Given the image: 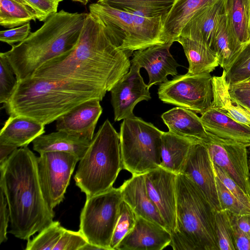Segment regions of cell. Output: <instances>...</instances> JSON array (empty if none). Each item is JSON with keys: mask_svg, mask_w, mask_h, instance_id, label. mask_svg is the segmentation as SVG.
<instances>
[{"mask_svg": "<svg viewBox=\"0 0 250 250\" xmlns=\"http://www.w3.org/2000/svg\"><path fill=\"white\" fill-rule=\"evenodd\" d=\"M176 223L169 245L174 250H219L215 211L200 188L183 174L176 180Z\"/></svg>", "mask_w": 250, "mask_h": 250, "instance_id": "5b68a950", "label": "cell"}, {"mask_svg": "<svg viewBox=\"0 0 250 250\" xmlns=\"http://www.w3.org/2000/svg\"><path fill=\"white\" fill-rule=\"evenodd\" d=\"M37 158L26 146L15 150L0 165V188L6 198L10 214L9 232L28 240L50 225L55 216L41 189Z\"/></svg>", "mask_w": 250, "mask_h": 250, "instance_id": "7a4b0ae2", "label": "cell"}, {"mask_svg": "<svg viewBox=\"0 0 250 250\" xmlns=\"http://www.w3.org/2000/svg\"><path fill=\"white\" fill-rule=\"evenodd\" d=\"M87 15L61 10L51 16L24 41L2 52L18 81L32 77L43 64L73 50Z\"/></svg>", "mask_w": 250, "mask_h": 250, "instance_id": "277c9868", "label": "cell"}, {"mask_svg": "<svg viewBox=\"0 0 250 250\" xmlns=\"http://www.w3.org/2000/svg\"><path fill=\"white\" fill-rule=\"evenodd\" d=\"M247 10L248 28L250 35V0H245Z\"/></svg>", "mask_w": 250, "mask_h": 250, "instance_id": "f907efd6", "label": "cell"}, {"mask_svg": "<svg viewBox=\"0 0 250 250\" xmlns=\"http://www.w3.org/2000/svg\"><path fill=\"white\" fill-rule=\"evenodd\" d=\"M163 133L135 116L123 120L119 133L122 168L134 175L159 167Z\"/></svg>", "mask_w": 250, "mask_h": 250, "instance_id": "ba28073f", "label": "cell"}, {"mask_svg": "<svg viewBox=\"0 0 250 250\" xmlns=\"http://www.w3.org/2000/svg\"><path fill=\"white\" fill-rule=\"evenodd\" d=\"M235 84H237V85H238L240 86L244 87H246V88L250 89V79H249V80H248L247 81H245V82H243L242 83H235Z\"/></svg>", "mask_w": 250, "mask_h": 250, "instance_id": "816d5d0a", "label": "cell"}, {"mask_svg": "<svg viewBox=\"0 0 250 250\" xmlns=\"http://www.w3.org/2000/svg\"><path fill=\"white\" fill-rule=\"evenodd\" d=\"M175 42L183 48L189 63L188 73H210L219 65L217 53L206 42L181 36Z\"/></svg>", "mask_w": 250, "mask_h": 250, "instance_id": "484cf974", "label": "cell"}, {"mask_svg": "<svg viewBox=\"0 0 250 250\" xmlns=\"http://www.w3.org/2000/svg\"><path fill=\"white\" fill-rule=\"evenodd\" d=\"M161 118L169 131L179 136L203 142L208 132L195 112L176 107L164 113Z\"/></svg>", "mask_w": 250, "mask_h": 250, "instance_id": "cb8c5ba5", "label": "cell"}, {"mask_svg": "<svg viewBox=\"0 0 250 250\" xmlns=\"http://www.w3.org/2000/svg\"><path fill=\"white\" fill-rule=\"evenodd\" d=\"M218 0H176L164 23V34L167 42H173L187 23L199 10Z\"/></svg>", "mask_w": 250, "mask_h": 250, "instance_id": "4316f807", "label": "cell"}, {"mask_svg": "<svg viewBox=\"0 0 250 250\" xmlns=\"http://www.w3.org/2000/svg\"><path fill=\"white\" fill-rule=\"evenodd\" d=\"M123 200L121 187H112L104 192L86 197L80 214L79 230L88 243L103 250H111L110 245Z\"/></svg>", "mask_w": 250, "mask_h": 250, "instance_id": "9c48e42d", "label": "cell"}, {"mask_svg": "<svg viewBox=\"0 0 250 250\" xmlns=\"http://www.w3.org/2000/svg\"><path fill=\"white\" fill-rule=\"evenodd\" d=\"M216 184L221 210H227L236 215L250 214V208L238 200L216 175Z\"/></svg>", "mask_w": 250, "mask_h": 250, "instance_id": "74e56055", "label": "cell"}, {"mask_svg": "<svg viewBox=\"0 0 250 250\" xmlns=\"http://www.w3.org/2000/svg\"><path fill=\"white\" fill-rule=\"evenodd\" d=\"M202 143L206 146L212 164L223 169L250 196L247 146L208 132V137Z\"/></svg>", "mask_w": 250, "mask_h": 250, "instance_id": "7c38bea8", "label": "cell"}, {"mask_svg": "<svg viewBox=\"0 0 250 250\" xmlns=\"http://www.w3.org/2000/svg\"><path fill=\"white\" fill-rule=\"evenodd\" d=\"M229 29L241 43L250 41L245 0H225L224 6Z\"/></svg>", "mask_w": 250, "mask_h": 250, "instance_id": "4dcf8cb0", "label": "cell"}, {"mask_svg": "<svg viewBox=\"0 0 250 250\" xmlns=\"http://www.w3.org/2000/svg\"><path fill=\"white\" fill-rule=\"evenodd\" d=\"M57 221H53L32 239L27 240L25 250H53L64 229Z\"/></svg>", "mask_w": 250, "mask_h": 250, "instance_id": "836d02e7", "label": "cell"}, {"mask_svg": "<svg viewBox=\"0 0 250 250\" xmlns=\"http://www.w3.org/2000/svg\"><path fill=\"white\" fill-rule=\"evenodd\" d=\"M226 78L229 85L250 79V41L243 45L236 58L226 71Z\"/></svg>", "mask_w": 250, "mask_h": 250, "instance_id": "d6a6232c", "label": "cell"}, {"mask_svg": "<svg viewBox=\"0 0 250 250\" xmlns=\"http://www.w3.org/2000/svg\"><path fill=\"white\" fill-rule=\"evenodd\" d=\"M225 1L218 0L196 12L183 27L179 36L204 41L211 48L216 28L224 12Z\"/></svg>", "mask_w": 250, "mask_h": 250, "instance_id": "44dd1931", "label": "cell"}, {"mask_svg": "<svg viewBox=\"0 0 250 250\" xmlns=\"http://www.w3.org/2000/svg\"><path fill=\"white\" fill-rule=\"evenodd\" d=\"M177 175L160 167L145 174L147 192L171 234L176 222Z\"/></svg>", "mask_w": 250, "mask_h": 250, "instance_id": "4fadbf2b", "label": "cell"}, {"mask_svg": "<svg viewBox=\"0 0 250 250\" xmlns=\"http://www.w3.org/2000/svg\"><path fill=\"white\" fill-rule=\"evenodd\" d=\"M44 125L22 116H10L0 132V144L26 146L45 132Z\"/></svg>", "mask_w": 250, "mask_h": 250, "instance_id": "7402d4cb", "label": "cell"}, {"mask_svg": "<svg viewBox=\"0 0 250 250\" xmlns=\"http://www.w3.org/2000/svg\"><path fill=\"white\" fill-rule=\"evenodd\" d=\"M31 33L30 22L18 27L0 32V41L10 45L21 42L26 39Z\"/></svg>", "mask_w": 250, "mask_h": 250, "instance_id": "b9f144b4", "label": "cell"}, {"mask_svg": "<svg viewBox=\"0 0 250 250\" xmlns=\"http://www.w3.org/2000/svg\"><path fill=\"white\" fill-rule=\"evenodd\" d=\"M176 0H98L97 3L146 18L166 19Z\"/></svg>", "mask_w": 250, "mask_h": 250, "instance_id": "f1b7e54d", "label": "cell"}, {"mask_svg": "<svg viewBox=\"0 0 250 250\" xmlns=\"http://www.w3.org/2000/svg\"><path fill=\"white\" fill-rule=\"evenodd\" d=\"M173 42L157 44L133 53L131 63L145 68L148 73L149 88L152 85L167 81V77L178 74L177 67L180 65L171 54L169 49Z\"/></svg>", "mask_w": 250, "mask_h": 250, "instance_id": "2e32d148", "label": "cell"}, {"mask_svg": "<svg viewBox=\"0 0 250 250\" xmlns=\"http://www.w3.org/2000/svg\"><path fill=\"white\" fill-rule=\"evenodd\" d=\"M200 141L179 136L169 131L164 132L160 167L176 175L181 174L192 145Z\"/></svg>", "mask_w": 250, "mask_h": 250, "instance_id": "d4e9b609", "label": "cell"}, {"mask_svg": "<svg viewBox=\"0 0 250 250\" xmlns=\"http://www.w3.org/2000/svg\"><path fill=\"white\" fill-rule=\"evenodd\" d=\"M200 119L208 132L250 146V125L238 122L212 107L202 114Z\"/></svg>", "mask_w": 250, "mask_h": 250, "instance_id": "ffe728a7", "label": "cell"}, {"mask_svg": "<svg viewBox=\"0 0 250 250\" xmlns=\"http://www.w3.org/2000/svg\"><path fill=\"white\" fill-rule=\"evenodd\" d=\"M91 141L76 134L57 130L39 136L32 143L34 150L39 154L48 151H63L71 153L80 160Z\"/></svg>", "mask_w": 250, "mask_h": 250, "instance_id": "603a6c76", "label": "cell"}, {"mask_svg": "<svg viewBox=\"0 0 250 250\" xmlns=\"http://www.w3.org/2000/svg\"><path fill=\"white\" fill-rule=\"evenodd\" d=\"M103 250V249L98 246L94 244L87 243L84 246H83L81 250Z\"/></svg>", "mask_w": 250, "mask_h": 250, "instance_id": "681fc988", "label": "cell"}, {"mask_svg": "<svg viewBox=\"0 0 250 250\" xmlns=\"http://www.w3.org/2000/svg\"><path fill=\"white\" fill-rule=\"evenodd\" d=\"M230 219L235 250H250V236L238 228L230 216Z\"/></svg>", "mask_w": 250, "mask_h": 250, "instance_id": "f6af8a7d", "label": "cell"}, {"mask_svg": "<svg viewBox=\"0 0 250 250\" xmlns=\"http://www.w3.org/2000/svg\"><path fill=\"white\" fill-rule=\"evenodd\" d=\"M171 234L158 223L137 216L133 228L115 250H162L169 245Z\"/></svg>", "mask_w": 250, "mask_h": 250, "instance_id": "e0dca14e", "label": "cell"}, {"mask_svg": "<svg viewBox=\"0 0 250 250\" xmlns=\"http://www.w3.org/2000/svg\"><path fill=\"white\" fill-rule=\"evenodd\" d=\"M18 83L14 69L2 52L0 53V103L6 104L13 94Z\"/></svg>", "mask_w": 250, "mask_h": 250, "instance_id": "d590c367", "label": "cell"}, {"mask_svg": "<svg viewBox=\"0 0 250 250\" xmlns=\"http://www.w3.org/2000/svg\"><path fill=\"white\" fill-rule=\"evenodd\" d=\"M14 0L27 8L30 12L35 15L37 18V14L34 9L31 6V5L25 0Z\"/></svg>", "mask_w": 250, "mask_h": 250, "instance_id": "c3c4849f", "label": "cell"}, {"mask_svg": "<svg viewBox=\"0 0 250 250\" xmlns=\"http://www.w3.org/2000/svg\"><path fill=\"white\" fill-rule=\"evenodd\" d=\"M37 18L21 4L12 0H0V25L13 28L21 26Z\"/></svg>", "mask_w": 250, "mask_h": 250, "instance_id": "1f68e13d", "label": "cell"}, {"mask_svg": "<svg viewBox=\"0 0 250 250\" xmlns=\"http://www.w3.org/2000/svg\"><path fill=\"white\" fill-rule=\"evenodd\" d=\"M181 174L185 175L200 188L215 212L221 210L212 163L202 142L192 145Z\"/></svg>", "mask_w": 250, "mask_h": 250, "instance_id": "9a60e30c", "label": "cell"}, {"mask_svg": "<svg viewBox=\"0 0 250 250\" xmlns=\"http://www.w3.org/2000/svg\"><path fill=\"white\" fill-rule=\"evenodd\" d=\"M250 156L249 158L248 159V167L249 169V174H250Z\"/></svg>", "mask_w": 250, "mask_h": 250, "instance_id": "db71d44e", "label": "cell"}, {"mask_svg": "<svg viewBox=\"0 0 250 250\" xmlns=\"http://www.w3.org/2000/svg\"><path fill=\"white\" fill-rule=\"evenodd\" d=\"M230 33L225 12L216 28L211 48L217 53L219 65L226 71L243 46Z\"/></svg>", "mask_w": 250, "mask_h": 250, "instance_id": "f546056e", "label": "cell"}, {"mask_svg": "<svg viewBox=\"0 0 250 250\" xmlns=\"http://www.w3.org/2000/svg\"><path fill=\"white\" fill-rule=\"evenodd\" d=\"M229 91L235 103L250 111V89L233 84L229 85Z\"/></svg>", "mask_w": 250, "mask_h": 250, "instance_id": "7bdbcfd3", "label": "cell"}, {"mask_svg": "<svg viewBox=\"0 0 250 250\" xmlns=\"http://www.w3.org/2000/svg\"><path fill=\"white\" fill-rule=\"evenodd\" d=\"M230 216L238 228L250 236V214L236 215L230 212Z\"/></svg>", "mask_w": 250, "mask_h": 250, "instance_id": "bcb514c9", "label": "cell"}, {"mask_svg": "<svg viewBox=\"0 0 250 250\" xmlns=\"http://www.w3.org/2000/svg\"><path fill=\"white\" fill-rule=\"evenodd\" d=\"M106 92L86 83L32 77L18 81L4 106L10 116L27 117L45 125L86 101H101Z\"/></svg>", "mask_w": 250, "mask_h": 250, "instance_id": "3957f363", "label": "cell"}, {"mask_svg": "<svg viewBox=\"0 0 250 250\" xmlns=\"http://www.w3.org/2000/svg\"><path fill=\"white\" fill-rule=\"evenodd\" d=\"M212 107L238 122L250 125V111L235 103L231 98L229 91V84L226 80L225 70L220 76L212 77Z\"/></svg>", "mask_w": 250, "mask_h": 250, "instance_id": "83f0119b", "label": "cell"}, {"mask_svg": "<svg viewBox=\"0 0 250 250\" xmlns=\"http://www.w3.org/2000/svg\"><path fill=\"white\" fill-rule=\"evenodd\" d=\"M88 241L79 230L77 231L64 229L53 250H81Z\"/></svg>", "mask_w": 250, "mask_h": 250, "instance_id": "f35d334b", "label": "cell"}, {"mask_svg": "<svg viewBox=\"0 0 250 250\" xmlns=\"http://www.w3.org/2000/svg\"><path fill=\"white\" fill-rule=\"evenodd\" d=\"M215 218L219 250H235L229 212L215 211Z\"/></svg>", "mask_w": 250, "mask_h": 250, "instance_id": "8d00e7d4", "label": "cell"}, {"mask_svg": "<svg viewBox=\"0 0 250 250\" xmlns=\"http://www.w3.org/2000/svg\"><path fill=\"white\" fill-rule=\"evenodd\" d=\"M74 1L79 2L83 5H86L89 1V0H72Z\"/></svg>", "mask_w": 250, "mask_h": 250, "instance_id": "f5cc1de1", "label": "cell"}, {"mask_svg": "<svg viewBox=\"0 0 250 250\" xmlns=\"http://www.w3.org/2000/svg\"><path fill=\"white\" fill-rule=\"evenodd\" d=\"M89 10L129 56L135 51L168 42L164 34L163 18H146L97 2L90 4Z\"/></svg>", "mask_w": 250, "mask_h": 250, "instance_id": "52a82bcc", "label": "cell"}, {"mask_svg": "<svg viewBox=\"0 0 250 250\" xmlns=\"http://www.w3.org/2000/svg\"><path fill=\"white\" fill-rule=\"evenodd\" d=\"M37 158L38 174L41 189L49 208L63 200L71 177L79 159L63 151H48Z\"/></svg>", "mask_w": 250, "mask_h": 250, "instance_id": "8fae6325", "label": "cell"}, {"mask_svg": "<svg viewBox=\"0 0 250 250\" xmlns=\"http://www.w3.org/2000/svg\"><path fill=\"white\" fill-rule=\"evenodd\" d=\"M0 244L7 240V233L10 214L7 202L2 191L0 190Z\"/></svg>", "mask_w": 250, "mask_h": 250, "instance_id": "ee69618b", "label": "cell"}, {"mask_svg": "<svg viewBox=\"0 0 250 250\" xmlns=\"http://www.w3.org/2000/svg\"><path fill=\"white\" fill-rule=\"evenodd\" d=\"M100 100L86 101L60 117L56 130L76 134L92 141L97 122L102 113Z\"/></svg>", "mask_w": 250, "mask_h": 250, "instance_id": "ac0fdd59", "label": "cell"}, {"mask_svg": "<svg viewBox=\"0 0 250 250\" xmlns=\"http://www.w3.org/2000/svg\"><path fill=\"white\" fill-rule=\"evenodd\" d=\"M123 200L137 216L158 223L167 229L166 224L155 205L149 197L145 174H134L120 186Z\"/></svg>", "mask_w": 250, "mask_h": 250, "instance_id": "d6986e66", "label": "cell"}, {"mask_svg": "<svg viewBox=\"0 0 250 250\" xmlns=\"http://www.w3.org/2000/svg\"><path fill=\"white\" fill-rule=\"evenodd\" d=\"M18 147L15 146L0 144V165L4 163L10 155Z\"/></svg>", "mask_w": 250, "mask_h": 250, "instance_id": "7dc6e473", "label": "cell"}, {"mask_svg": "<svg viewBox=\"0 0 250 250\" xmlns=\"http://www.w3.org/2000/svg\"><path fill=\"white\" fill-rule=\"evenodd\" d=\"M212 79L210 73L177 75L160 84L159 98L164 103L202 114L212 107Z\"/></svg>", "mask_w": 250, "mask_h": 250, "instance_id": "30bf717a", "label": "cell"}, {"mask_svg": "<svg viewBox=\"0 0 250 250\" xmlns=\"http://www.w3.org/2000/svg\"><path fill=\"white\" fill-rule=\"evenodd\" d=\"M137 216L132 208L123 200L120 206L119 217L110 245L111 250H115L122 239L133 228Z\"/></svg>", "mask_w": 250, "mask_h": 250, "instance_id": "e575fe53", "label": "cell"}, {"mask_svg": "<svg viewBox=\"0 0 250 250\" xmlns=\"http://www.w3.org/2000/svg\"><path fill=\"white\" fill-rule=\"evenodd\" d=\"M140 68L131 63L129 71L110 90L115 121L135 116L133 111L135 105L151 98L148 85L140 75Z\"/></svg>", "mask_w": 250, "mask_h": 250, "instance_id": "5bb4252c", "label": "cell"}, {"mask_svg": "<svg viewBox=\"0 0 250 250\" xmlns=\"http://www.w3.org/2000/svg\"><path fill=\"white\" fill-rule=\"evenodd\" d=\"M215 175L242 204L250 208V196L222 168L212 164Z\"/></svg>", "mask_w": 250, "mask_h": 250, "instance_id": "ab89813d", "label": "cell"}, {"mask_svg": "<svg viewBox=\"0 0 250 250\" xmlns=\"http://www.w3.org/2000/svg\"><path fill=\"white\" fill-rule=\"evenodd\" d=\"M122 168L119 134L107 119L80 160L74 179L86 197L91 196L112 188Z\"/></svg>", "mask_w": 250, "mask_h": 250, "instance_id": "8992f818", "label": "cell"}, {"mask_svg": "<svg viewBox=\"0 0 250 250\" xmlns=\"http://www.w3.org/2000/svg\"><path fill=\"white\" fill-rule=\"evenodd\" d=\"M34 9L37 20L45 21L57 13L59 3L63 0H25Z\"/></svg>", "mask_w": 250, "mask_h": 250, "instance_id": "60d3db41", "label": "cell"}, {"mask_svg": "<svg viewBox=\"0 0 250 250\" xmlns=\"http://www.w3.org/2000/svg\"><path fill=\"white\" fill-rule=\"evenodd\" d=\"M129 57L101 21L89 13L74 49L43 64L32 77L76 82L110 91L129 71Z\"/></svg>", "mask_w": 250, "mask_h": 250, "instance_id": "6da1fadb", "label": "cell"}]
</instances>
